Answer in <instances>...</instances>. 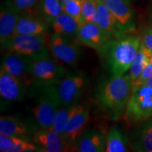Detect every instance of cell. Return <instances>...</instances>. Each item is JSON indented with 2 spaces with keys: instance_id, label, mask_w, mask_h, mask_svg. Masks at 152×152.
<instances>
[{
  "instance_id": "9a60e30c",
  "label": "cell",
  "mask_w": 152,
  "mask_h": 152,
  "mask_svg": "<svg viewBox=\"0 0 152 152\" xmlns=\"http://www.w3.org/2000/svg\"><path fill=\"white\" fill-rule=\"evenodd\" d=\"M20 14L17 11L10 0H6L0 11V42L1 47L8 42L16 33V28Z\"/></svg>"
},
{
  "instance_id": "4fadbf2b",
  "label": "cell",
  "mask_w": 152,
  "mask_h": 152,
  "mask_svg": "<svg viewBox=\"0 0 152 152\" xmlns=\"http://www.w3.org/2000/svg\"><path fill=\"white\" fill-rule=\"evenodd\" d=\"M28 85L23 80L0 71V95L7 102H20L23 99Z\"/></svg>"
},
{
  "instance_id": "d6986e66",
  "label": "cell",
  "mask_w": 152,
  "mask_h": 152,
  "mask_svg": "<svg viewBox=\"0 0 152 152\" xmlns=\"http://www.w3.org/2000/svg\"><path fill=\"white\" fill-rule=\"evenodd\" d=\"M0 134L15 136L28 140L33 132L27 123L15 115H1L0 117Z\"/></svg>"
},
{
  "instance_id": "7402d4cb",
  "label": "cell",
  "mask_w": 152,
  "mask_h": 152,
  "mask_svg": "<svg viewBox=\"0 0 152 152\" xmlns=\"http://www.w3.org/2000/svg\"><path fill=\"white\" fill-rule=\"evenodd\" d=\"M129 151L128 137L117 125L110 129L106 137V152H125Z\"/></svg>"
},
{
  "instance_id": "8fae6325",
  "label": "cell",
  "mask_w": 152,
  "mask_h": 152,
  "mask_svg": "<svg viewBox=\"0 0 152 152\" xmlns=\"http://www.w3.org/2000/svg\"><path fill=\"white\" fill-rule=\"evenodd\" d=\"M32 140L39 148V151H70L69 146L63 134L52 130L41 129L33 132Z\"/></svg>"
},
{
  "instance_id": "2e32d148",
  "label": "cell",
  "mask_w": 152,
  "mask_h": 152,
  "mask_svg": "<svg viewBox=\"0 0 152 152\" xmlns=\"http://www.w3.org/2000/svg\"><path fill=\"white\" fill-rule=\"evenodd\" d=\"M71 151H106V137L102 133L92 129H85L74 142Z\"/></svg>"
},
{
  "instance_id": "d4e9b609",
  "label": "cell",
  "mask_w": 152,
  "mask_h": 152,
  "mask_svg": "<svg viewBox=\"0 0 152 152\" xmlns=\"http://www.w3.org/2000/svg\"><path fill=\"white\" fill-rule=\"evenodd\" d=\"M75 104L61 106L59 109L57 111L54 122L53 123L52 126L51 127V128L49 129H52V130L56 131V132L64 135V130H65L66 124H67L68 120H69V118L71 116L72 111L73 110L74 106Z\"/></svg>"
},
{
  "instance_id": "9c48e42d",
  "label": "cell",
  "mask_w": 152,
  "mask_h": 152,
  "mask_svg": "<svg viewBox=\"0 0 152 152\" xmlns=\"http://www.w3.org/2000/svg\"><path fill=\"white\" fill-rule=\"evenodd\" d=\"M90 118V108L87 105L77 102L74 106L71 116L64 130V136L72 150L74 142L85 130Z\"/></svg>"
},
{
  "instance_id": "5bb4252c",
  "label": "cell",
  "mask_w": 152,
  "mask_h": 152,
  "mask_svg": "<svg viewBox=\"0 0 152 152\" xmlns=\"http://www.w3.org/2000/svg\"><path fill=\"white\" fill-rule=\"evenodd\" d=\"M115 17L124 33L132 31L135 28L134 13L127 0H103Z\"/></svg>"
},
{
  "instance_id": "836d02e7",
  "label": "cell",
  "mask_w": 152,
  "mask_h": 152,
  "mask_svg": "<svg viewBox=\"0 0 152 152\" xmlns=\"http://www.w3.org/2000/svg\"><path fill=\"white\" fill-rule=\"evenodd\" d=\"M61 1V3L63 4H64L66 2H67V1H68V0H60Z\"/></svg>"
},
{
  "instance_id": "44dd1931",
  "label": "cell",
  "mask_w": 152,
  "mask_h": 152,
  "mask_svg": "<svg viewBox=\"0 0 152 152\" xmlns=\"http://www.w3.org/2000/svg\"><path fill=\"white\" fill-rule=\"evenodd\" d=\"M51 24L54 33L68 37L77 38L80 27L79 23L64 11L56 17Z\"/></svg>"
},
{
  "instance_id": "ba28073f",
  "label": "cell",
  "mask_w": 152,
  "mask_h": 152,
  "mask_svg": "<svg viewBox=\"0 0 152 152\" xmlns=\"http://www.w3.org/2000/svg\"><path fill=\"white\" fill-rule=\"evenodd\" d=\"M87 77L82 73H68L57 85L61 106L77 104L84 92Z\"/></svg>"
},
{
  "instance_id": "e0dca14e",
  "label": "cell",
  "mask_w": 152,
  "mask_h": 152,
  "mask_svg": "<svg viewBox=\"0 0 152 152\" xmlns=\"http://www.w3.org/2000/svg\"><path fill=\"white\" fill-rule=\"evenodd\" d=\"M96 24L111 40L125 34L122 31L116 19L106 7L103 0H97Z\"/></svg>"
},
{
  "instance_id": "f546056e",
  "label": "cell",
  "mask_w": 152,
  "mask_h": 152,
  "mask_svg": "<svg viewBox=\"0 0 152 152\" xmlns=\"http://www.w3.org/2000/svg\"><path fill=\"white\" fill-rule=\"evenodd\" d=\"M39 151V148L34 142L28 140H23L12 147L9 152H33Z\"/></svg>"
},
{
  "instance_id": "3957f363",
  "label": "cell",
  "mask_w": 152,
  "mask_h": 152,
  "mask_svg": "<svg viewBox=\"0 0 152 152\" xmlns=\"http://www.w3.org/2000/svg\"><path fill=\"white\" fill-rule=\"evenodd\" d=\"M35 87H37L39 91L37 103L33 109L34 118L39 128L49 129L61 106L57 85Z\"/></svg>"
},
{
  "instance_id": "4dcf8cb0",
  "label": "cell",
  "mask_w": 152,
  "mask_h": 152,
  "mask_svg": "<svg viewBox=\"0 0 152 152\" xmlns=\"http://www.w3.org/2000/svg\"><path fill=\"white\" fill-rule=\"evenodd\" d=\"M152 78V62L148 65L142 72L140 77L133 83V85H142Z\"/></svg>"
},
{
  "instance_id": "603a6c76",
  "label": "cell",
  "mask_w": 152,
  "mask_h": 152,
  "mask_svg": "<svg viewBox=\"0 0 152 152\" xmlns=\"http://www.w3.org/2000/svg\"><path fill=\"white\" fill-rule=\"evenodd\" d=\"M151 62L152 51L148 49L142 42L141 46L129 70L128 74L132 80V83H134L140 77L144 68Z\"/></svg>"
},
{
  "instance_id": "7c38bea8",
  "label": "cell",
  "mask_w": 152,
  "mask_h": 152,
  "mask_svg": "<svg viewBox=\"0 0 152 152\" xmlns=\"http://www.w3.org/2000/svg\"><path fill=\"white\" fill-rule=\"evenodd\" d=\"M33 59L14 52H6L1 58V70L18 78L23 80L28 85L30 82V68Z\"/></svg>"
},
{
  "instance_id": "5b68a950",
  "label": "cell",
  "mask_w": 152,
  "mask_h": 152,
  "mask_svg": "<svg viewBox=\"0 0 152 152\" xmlns=\"http://www.w3.org/2000/svg\"><path fill=\"white\" fill-rule=\"evenodd\" d=\"M68 72L50 56L33 60L30 82L35 87L58 85Z\"/></svg>"
},
{
  "instance_id": "4316f807",
  "label": "cell",
  "mask_w": 152,
  "mask_h": 152,
  "mask_svg": "<svg viewBox=\"0 0 152 152\" xmlns=\"http://www.w3.org/2000/svg\"><path fill=\"white\" fill-rule=\"evenodd\" d=\"M13 7L20 14H34L38 10L39 0H10Z\"/></svg>"
},
{
  "instance_id": "ac0fdd59",
  "label": "cell",
  "mask_w": 152,
  "mask_h": 152,
  "mask_svg": "<svg viewBox=\"0 0 152 152\" xmlns=\"http://www.w3.org/2000/svg\"><path fill=\"white\" fill-rule=\"evenodd\" d=\"M42 17L34 14H21L19 16L16 35H45L48 31V25Z\"/></svg>"
},
{
  "instance_id": "277c9868",
  "label": "cell",
  "mask_w": 152,
  "mask_h": 152,
  "mask_svg": "<svg viewBox=\"0 0 152 152\" xmlns=\"http://www.w3.org/2000/svg\"><path fill=\"white\" fill-rule=\"evenodd\" d=\"M152 117V88L142 84L133 85L132 92L125 113V121L138 125Z\"/></svg>"
},
{
  "instance_id": "e575fe53",
  "label": "cell",
  "mask_w": 152,
  "mask_h": 152,
  "mask_svg": "<svg viewBox=\"0 0 152 152\" xmlns=\"http://www.w3.org/2000/svg\"><path fill=\"white\" fill-rule=\"evenodd\" d=\"M127 1H129V2H130V0H127Z\"/></svg>"
},
{
  "instance_id": "83f0119b",
  "label": "cell",
  "mask_w": 152,
  "mask_h": 152,
  "mask_svg": "<svg viewBox=\"0 0 152 152\" xmlns=\"http://www.w3.org/2000/svg\"><path fill=\"white\" fill-rule=\"evenodd\" d=\"M83 0H68L64 4V11L80 24Z\"/></svg>"
},
{
  "instance_id": "8992f818",
  "label": "cell",
  "mask_w": 152,
  "mask_h": 152,
  "mask_svg": "<svg viewBox=\"0 0 152 152\" xmlns=\"http://www.w3.org/2000/svg\"><path fill=\"white\" fill-rule=\"evenodd\" d=\"M1 48L5 52L17 53L33 60L49 56L44 35H16Z\"/></svg>"
},
{
  "instance_id": "7a4b0ae2",
  "label": "cell",
  "mask_w": 152,
  "mask_h": 152,
  "mask_svg": "<svg viewBox=\"0 0 152 152\" xmlns=\"http://www.w3.org/2000/svg\"><path fill=\"white\" fill-rule=\"evenodd\" d=\"M141 44V37L127 33L111 39L104 55L112 76L123 75L129 71Z\"/></svg>"
},
{
  "instance_id": "ffe728a7",
  "label": "cell",
  "mask_w": 152,
  "mask_h": 152,
  "mask_svg": "<svg viewBox=\"0 0 152 152\" xmlns=\"http://www.w3.org/2000/svg\"><path fill=\"white\" fill-rule=\"evenodd\" d=\"M138 125L131 139L132 149L139 152H152V117Z\"/></svg>"
},
{
  "instance_id": "d6a6232c",
  "label": "cell",
  "mask_w": 152,
  "mask_h": 152,
  "mask_svg": "<svg viewBox=\"0 0 152 152\" xmlns=\"http://www.w3.org/2000/svg\"><path fill=\"white\" fill-rule=\"evenodd\" d=\"M144 84L147 85V86H149V87H151V88H152V78L149 80H147V82H146V83H144Z\"/></svg>"
},
{
  "instance_id": "52a82bcc",
  "label": "cell",
  "mask_w": 152,
  "mask_h": 152,
  "mask_svg": "<svg viewBox=\"0 0 152 152\" xmlns=\"http://www.w3.org/2000/svg\"><path fill=\"white\" fill-rule=\"evenodd\" d=\"M73 38L53 33L49 38V49L56 59L68 66H75L81 58V49Z\"/></svg>"
},
{
  "instance_id": "1f68e13d",
  "label": "cell",
  "mask_w": 152,
  "mask_h": 152,
  "mask_svg": "<svg viewBox=\"0 0 152 152\" xmlns=\"http://www.w3.org/2000/svg\"><path fill=\"white\" fill-rule=\"evenodd\" d=\"M142 42L148 49L152 51V27L149 28L144 32Z\"/></svg>"
},
{
  "instance_id": "484cf974",
  "label": "cell",
  "mask_w": 152,
  "mask_h": 152,
  "mask_svg": "<svg viewBox=\"0 0 152 152\" xmlns=\"http://www.w3.org/2000/svg\"><path fill=\"white\" fill-rule=\"evenodd\" d=\"M97 22V0H83L80 24Z\"/></svg>"
},
{
  "instance_id": "cb8c5ba5",
  "label": "cell",
  "mask_w": 152,
  "mask_h": 152,
  "mask_svg": "<svg viewBox=\"0 0 152 152\" xmlns=\"http://www.w3.org/2000/svg\"><path fill=\"white\" fill-rule=\"evenodd\" d=\"M37 11L44 20L52 23L56 17L64 12V4L60 0H39Z\"/></svg>"
},
{
  "instance_id": "6da1fadb",
  "label": "cell",
  "mask_w": 152,
  "mask_h": 152,
  "mask_svg": "<svg viewBox=\"0 0 152 152\" xmlns=\"http://www.w3.org/2000/svg\"><path fill=\"white\" fill-rule=\"evenodd\" d=\"M132 88L133 83L129 74L111 76L99 87L96 99L112 121H117L123 116Z\"/></svg>"
},
{
  "instance_id": "f1b7e54d",
  "label": "cell",
  "mask_w": 152,
  "mask_h": 152,
  "mask_svg": "<svg viewBox=\"0 0 152 152\" xmlns=\"http://www.w3.org/2000/svg\"><path fill=\"white\" fill-rule=\"evenodd\" d=\"M23 140L25 139L18 137L0 134V151L9 152L11 148L14 147Z\"/></svg>"
},
{
  "instance_id": "30bf717a",
  "label": "cell",
  "mask_w": 152,
  "mask_h": 152,
  "mask_svg": "<svg viewBox=\"0 0 152 152\" xmlns=\"http://www.w3.org/2000/svg\"><path fill=\"white\" fill-rule=\"evenodd\" d=\"M77 39L82 45L94 49L100 54H105L111 42L99 26L94 23L80 25Z\"/></svg>"
}]
</instances>
